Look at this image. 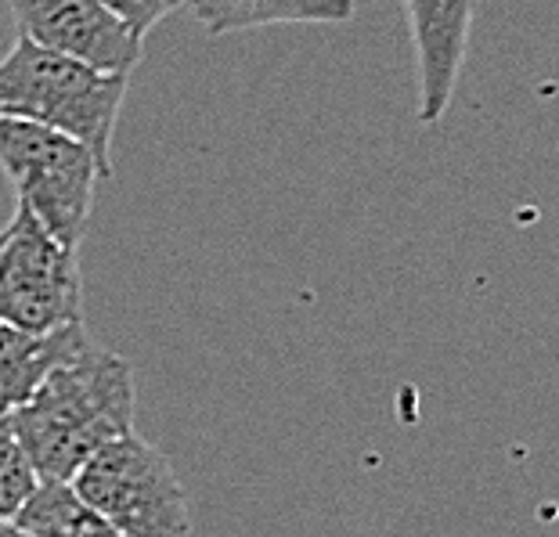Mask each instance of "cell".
Returning <instances> with one entry per match:
<instances>
[{
    "instance_id": "cell-1",
    "label": "cell",
    "mask_w": 559,
    "mask_h": 537,
    "mask_svg": "<svg viewBox=\"0 0 559 537\" xmlns=\"http://www.w3.org/2000/svg\"><path fill=\"white\" fill-rule=\"evenodd\" d=\"M138 390L120 354L87 343L8 415L40 480L69 484L105 444L134 433Z\"/></svg>"
},
{
    "instance_id": "cell-2",
    "label": "cell",
    "mask_w": 559,
    "mask_h": 537,
    "mask_svg": "<svg viewBox=\"0 0 559 537\" xmlns=\"http://www.w3.org/2000/svg\"><path fill=\"white\" fill-rule=\"evenodd\" d=\"M127 80L19 37L0 58V116L26 119L80 141L94 155L102 177H112V138Z\"/></svg>"
},
{
    "instance_id": "cell-3",
    "label": "cell",
    "mask_w": 559,
    "mask_h": 537,
    "mask_svg": "<svg viewBox=\"0 0 559 537\" xmlns=\"http://www.w3.org/2000/svg\"><path fill=\"white\" fill-rule=\"evenodd\" d=\"M69 487L123 537H192L188 494L170 458L138 433L105 444Z\"/></svg>"
},
{
    "instance_id": "cell-4",
    "label": "cell",
    "mask_w": 559,
    "mask_h": 537,
    "mask_svg": "<svg viewBox=\"0 0 559 537\" xmlns=\"http://www.w3.org/2000/svg\"><path fill=\"white\" fill-rule=\"evenodd\" d=\"M0 170L26 206L58 242L80 249L94 210L102 170L80 141L26 119L0 116Z\"/></svg>"
},
{
    "instance_id": "cell-5",
    "label": "cell",
    "mask_w": 559,
    "mask_h": 537,
    "mask_svg": "<svg viewBox=\"0 0 559 537\" xmlns=\"http://www.w3.org/2000/svg\"><path fill=\"white\" fill-rule=\"evenodd\" d=\"M83 274L73 246L15 206L8 228H0V325L22 332H55L80 325Z\"/></svg>"
},
{
    "instance_id": "cell-6",
    "label": "cell",
    "mask_w": 559,
    "mask_h": 537,
    "mask_svg": "<svg viewBox=\"0 0 559 537\" xmlns=\"http://www.w3.org/2000/svg\"><path fill=\"white\" fill-rule=\"evenodd\" d=\"M19 37L44 51L76 58L98 73L130 76L145 40L134 37L102 0H11Z\"/></svg>"
},
{
    "instance_id": "cell-7",
    "label": "cell",
    "mask_w": 559,
    "mask_h": 537,
    "mask_svg": "<svg viewBox=\"0 0 559 537\" xmlns=\"http://www.w3.org/2000/svg\"><path fill=\"white\" fill-rule=\"evenodd\" d=\"M401 4L408 11L415 65H419V119L426 127H437L455 102L480 0H401Z\"/></svg>"
},
{
    "instance_id": "cell-8",
    "label": "cell",
    "mask_w": 559,
    "mask_h": 537,
    "mask_svg": "<svg viewBox=\"0 0 559 537\" xmlns=\"http://www.w3.org/2000/svg\"><path fill=\"white\" fill-rule=\"evenodd\" d=\"M87 343L91 336L83 321L55 332H22L0 325V419L19 411L40 390L44 379Z\"/></svg>"
},
{
    "instance_id": "cell-9",
    "label": "cell",
    "mask_w": 559,
    "mask_h": 537,
    "mask_svg": "<svg viewBox=\"0 0 559 537\" xmlns=\"http://www.w3.org/2000/svg\"><path fill=\"white\" fill-rule=\"evenodd\" d=\"M210 37L264 26H347L354 0H188Z\"/></svg>"
},
{
    "instance_id": "cell-10",
    "label": "cell",
    "mask_w": 559,
    "mask_h": 537,
    "mask_svg": "<svg viewBox=\"0 0 559 537\" xmlns=\"http://www.w3.org/2000/svg\"><path fill=\"white\" fill-rule=\"evenodd\" d=\"M15 523L29 537H123L109 520H102L69 484L40 480L33 498L22 505Z\"/></svg>"
},
{
    "instance_id": "cell-11",
    "label": "cell",
    "mask_w": 559,
    "mask_h": 537,
    "mask_svg": "<svg viewBox=\"0 0 559 537\" xmlns=\"http://www.w3.org/2000/svg\"><path fill=\"white\" fill-rule=\"evenodd\" d=\"M37 487L40 476L22 451L15 429L8 419H0V520H15Z\"/></svg>"
},
{
    "instance_id": "cell-12",
    "label": "cell",
    "mask_w": 559,
    "mask_h": 537,
    "mask_svg": "<svg viewBox=\"0 0 559 537\" xmlns=\"http://www.w3.org/2000/svg\"><path fill=\"white\" fill-rule=\"evenodd\" d=\"M102 4L109 8L134 37L145 40L166 15H174V11L188 4V0H102Z\"/></svg>"
},
{
    "instance_id": "cell-13",
    "label": "cell",
    "mask_w": 559,
    "mask_h": 537,
    "mask_svg": "<svg viewBox=\"0 0 559 537\" xmlns=\"http://www.w3.org/2000/svg\"><path fill=\"white\" fill-rule=\"evenodd\" d=\"M0 537H29L15 520H0Z\"/></svg>"
}]
</instances>
